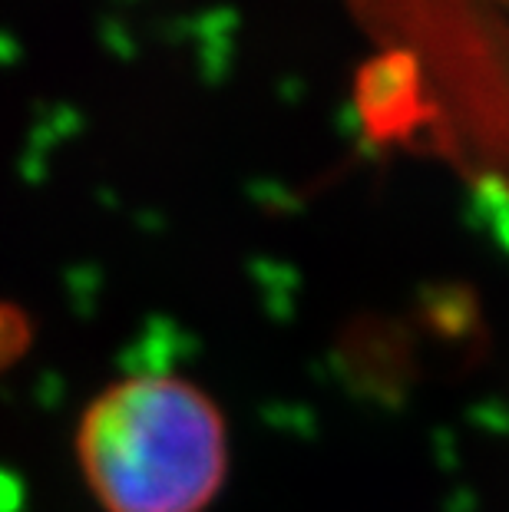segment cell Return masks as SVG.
I'll return each instance as SVG.
<instances>
[{
  "instance_id": "1",
  "label": "cell",
  "mask_w": 509,
  "mask_h": 512,
  "mask_svg": "<svg viewBox=\"0 0 509 512\" xmlns=\"http://www.w3.org/2000/svg\"><path fill=\"white\" fill-rule=\"evenodd\" d=\"M77 460L106 512H202L229 466L225 420L189 380L126 377L86 407Z\"/></svg>"
}]
</instances>
